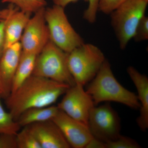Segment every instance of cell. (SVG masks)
<instances>
[{
  "label": "cell",
  "instance_id": "obj_12",
  "mask_svg": "<svg viewBox=\"0 0 148 148\" xmlns=\"http://www.w3.org/2000/svg\"><path fill=\"white\" fill-rule=\"evenodd\" d=\"M8 8V13L5 20L4 30L5 49L19 42L22 32L32 14L20 10L12 4H10Z\"/></svg>",
  "mask_w": 148,
  "mask_h": 148
},
{
  "label": "cell",
  "instance_id": "obj_27",
  "mask_svg": "<svg viewBox=\"0 0 148 148\" xmlns=\"http://www.w3.org/2000/svg\"><path fill=\"white\" fill-rule=\"evenodd\" d=\"M0 96H1V97H4L5 98L7 97L5 88L1 76H0Z\"/></svg>",
  "mask_w": 148,
  "mask_h": 148
},
{
  "label": "cell",
  "instance_id": "obj_2",
  "mask_svg": "<svg viewBox=\"0 0 148 148\" xmlns=\"http://www.w3.org/2000/svg\"><path fill=\"white\" fill-rule=\"evenodd\" d=\"M89 83L86 91L92 98L95 106L102 102H114L132 109H140L137 95L118 81L107 59L104 61L95 77Z\"/></svg>",
  "mask_w": 148,
  "mask_h": 148
},
{
  "label": "cell",
  "instance_id": "obj_23",
  "mask_svg": "<svg viewBox=\"0 0 148 148\" xmlns=\"http://www.w3.org/2000/svg\"><path fill=\"white\" fill-rule=\"evenodd\" d=\"M126 0H99V10L106 14H110Z\"/></svg>",
  "mask_w": 148,
  "mask_h": 148
},
{
  "label": "cell",
  "instance_id": "obj_28",
  "mask_svg": "<svg viewBox=\"0 0 148 148\" xmlns=\"http://www.w3.org/2000/svg\"><path fill=\"white\" fill-rule=\"evenodd\" d=\"M8 13V8L5 9L3 10H0V22L4 20L6 18Z\"/></svg>",
  "mask_w": 148,
  "mask_h": 148
},
{
  "label": "cell",
  "instance_id": "obj_3",
  "mask_svg": "<svg viewBox=\"0 0 148 148\" xmlns=\"http://www.w3.org/2000/svg\"><path fill=\"white\" fill-rule=\"evenodd\" d=\"M68 53L49 40L37 55L32 75L71 86L76 84L68 65Z\"/></svg>",
  "mask_w": 148,
  "mask_h": 148
},
{
  "label": "cell",
  "instance_id": "obj_20",
  "mask_svg": "<svg viewBox=\"0 0 148 148\" xmlns=\"http://www.w3.org/2000/svg\"><path fill=\"white\" fill-rule=\"evenodd\" d=\"M23 127L15 135L17 148H41L28 126Z\"/></svg>",
  "mask_w": 148,
  "mask_h": 148
},
{
  "label": "cell",
  "instance_id": "obj_5",
  "mask_svg": "<svg viewBox=\"0 0 148 148\" xmlns=\"http://www.w3.org/2000/svg\"><path fill=\"white\" fill-rule=\"evenodd\" d=\"M148 2L126 0L110 14V23L119 43L124 50L134 36L138 24L145 16Z\"/></svg>",
  "mask_w": 148,
  "mask_h": 148
},
{
  "label": "cell",
  "instance_id": "obj_15",
  "mask_svg": "<svg viewBox=\"0 0 148 148\" xmlns=\"http://www.w3.org/2000/svg\"><path fill=\"white\" fill-rule=\"evenodd\" d=\"M58 106H51L28 109L19 116L16 121L21 127L36 123L52 120L59 112Z\"/></svg>",
  "mask_w": 148,
  "mask_h": 148
},
{
  "label": "cell",
  "instance_id": "obj_6",
  "mask_svg": "<svg viewBox=\"0 0 148 148\" xmlns=\"http://www.w3.org/2000/svg\"><path fill=\"white\" fill-rule=\"evenodd\" d=\"M45 18L51 41L66 53L84 43L68 20L64 8L54 5L45 9Z\"/></svg>",
  "mask_w": 148,
  "mask_h": 148
},
{
  "label": "cell",
  "instance_id": "obj_11",
  "mask_svg": "<svg viewBox=\"0 0 148 148\" xmlns=\"http://www.w3.org/2000/svg\"><path fill=\"white\" fill-rule=\"evenodd\" d=\"M41 148H69V143L57 125L52 120L28 125Z\"/></svg>",
  "mask_w": 148,
  "mask_h": 148
},
{
  "label": "cell",
  "instance_id": "obj_7",
  "mask_svg": "<svg viewBox=\"0 0 148 148\" xmlns=\"http://www.w3.org/2000/svg\"><path fill=\"white\" fill-rule=\"evenodd\" d=\"M88 125L92 137L105 143L114 141L121 135L120 119L109 103L92 109Z\"/></svg>",
  "mask_w": 148,
  "mask_h": 148
},
{
  "label": "cell",
  "instance_id": "obj_29",
  "mask_svg": "<svg viewBox=\"0 0 148 148\" xmlns=\"http://www.w3.org/2000/svg\"><path fill=\"white\" fill-rule=\"evenodd\" d=\"M143 1H145L148 2V0H143Z\"/></svg>",
  "mask_w": 148,
  "mask_h": 148
},
{
  "label": "cell",
  "instance_id": "obj_21",
  "mask_svg": "<svg viewBox=\"0 0 148 148\" xmlns=\"http://www.w3.org/2000/svg\"><path fill=\"white\" fill-rule=\"evenodd\" d=\"M141 147L135 140L129 137L121 135L116 140L106 143V148H140Z\"/></svg>",
  "mask_w": 148,
  "mask_h": 148
},
{
  "label": "cell",
  "instance_id": "obj_19",
  "mask_svg": "<svg viewBox=\"0 0 148 148\" xmlns=\"http://www.w3.org/2000/svg\"><path fill=\"white\" fill-rule=\"evenodd\" d=\"M2 3H9L16 6L27 13H35L47 4L45 0H1Z\"/></svg>",
  "mask_w": 148,
  "mask_h": 148
},
{
  "label": "cell",
  "instance_id": "obj_22",
  "mask_svg": "<svg viewBox=\"0 0 148 148\" xmlns=\"http://www.w3.org/2000/svg\"><path fill=\"white\" fill-rule=\"evenodd\" d=\"M134 40L137 42L147 40L148 39V17L145 15L138 24L135 34L133 37Z\"/></svg>",
  "mask_w": 148,
  "mask_h": 148
},
{
  "label": "cell",
  "instance_id": "obj_25",
  "mask_svg": "<svg viewBox=\"0 0 148 148\" xmlns=\"http://www.w3.org/2000/svg\"><path fill=\"white\" fill-rule=\"evenodd\" d=\"M85 148H106V143L93 137Z\"/></svg>",
  "mask_w": 148,
  "mask_h": 148
},
{
  "label": "cell",
  "instance_id": "obj_9",
  "mask_svg": "<svg viewBox=\"0 0 148 148\" xmlns=\"http://www.w3.org/2000/svg\"><path fill=\"white\" fill-rule=\"evenodd\" d=\"M84 86L79 84L70 86L57 106L69 116L88 125L89 114L95 106Z\"/></svg>",
  "mask_w": 148,
  "mask_h": 148
},
{
  "label": "cell",
  "instance_id": "obj_8",
  "mask_svg": "<svg viewBox=\"0 0 148 148\" xmlns=\"http://www.w3.org/2000/svg\"><path fill=\"white\" fill-rule=\"evenodd\" d=\"M45 8L29 19L20 39L22 51L38 55L50 40L49 31L45 18Z\"/></svg>",
  "mask_w": 148,
  "mask_h": 148
},
{
  "label": "cell",
  "instance_id": "obj_14",
  "mask_svg": "<svg viewBox=\"0 0 148 148\" xmlns=\"http://www.w3.org/2000/svg\"><path fill=\"white\" fill-rule=\"evenodd\" d=\"M127 72L138 91L137 95L140 107L137 124L141 130L145 131L148 128V78L132 66H129Z\"/></svg>",
  "mask_w": 148,
  "mask_h": 148
},
{
  "label": "cell",
  "instance_id": "obj_17",
  "mask_svg": "<svg viewBox=\"0 0 148 148\" xmlns=\"http://www.w3.org/2000/svg\"><path fill=\"white\" fill-rule=\"evenodd\" d=\"M0 96V135L3 134L16 135L21 126L10 112H7L2 104Z\"/></svg>",
  "mask_w": 148,
  "mask_h": 148
},
{
  "label": "cell",
  "instance_id": "obj_18",
  "mask_svg": "<svg viewBox=\"0 0 148 148\" xmlns=\"http://www.w3.org/2000/svg\"><path fill=\"white\" fill-rule=\"evenodd\" d=\"M78 0H52L54 5L61 6L65 8L66 6L72 3H75ZM88 2V8L84 11L83 18L88 23L93 24L96 21L98 11L99 10V0H84Z\"/></svg>",
  "mask_w": 148,
  "mask_h": 148
},
{
  "label": "cell",
  "instance_id": "obj_10",
  "mask_svg": "<svg viewBox=\"0 0 148 148\" xmlns=\"http://www.w3.org/2000/svg\"><path fill=\"white\" fill-rule=\"evenodd\" d=\"M52 121L59 127L71 147L84 148L92 138L88 125L59 112Z\"/></svg>",
  "mask_w": 148,
  "mask_h": 148
},
{
  "label": "cell",
  "instance_id": "obj_4",
  "mask_svg": "<svg viewBox=\"0 0 148 148\" xmlns=\"http://www.w3.org/2000/svg\"><path fill=\"white\" fill-rule=\"evenodd\" d=\"M106 59L101 49L90 43H84L68 53V67L75 83L84 86L90 82Z\"/></svg>",
  "mask_w": 148,
  "mask_h": 148
},
{
  "label": "cell",
  "instance_id": "obj_16",
  "mask_svg": "<svg viewBox=\"0 0 148 148\" xmlns=\"http://www.w3.org/2000/svg\"><path fill=\"white\" fill-rule=\"evenodd\" d=\"M37 56L36 54L22 51L20 61L12 80L10 93L14 92L32 75Z\"/></svg>",
  "mask_w": 148,
  "mask_h": 148
},
{
  "label": "cell",
  "instance_id": "obj_1",
  "mask_svg": "<svg viewBox=\"0 0 148 148\" xmlns=\"http://www.w3.org/2000/svg\"><path fill=\"white\" fill-rule=\"evenodd\" d=\"M69 85L32 75L6 98V104L14 119L28 109L52 106L70 87Z\"/></svg>",
  "mask_w": 148,
  "mask_h": 148
},
{
  "label": "cell",
  "instance_id": "obj_13",
  "mask_svg": "<svg viewBox=\"0 0 148 148\" xmlns=\"http://www.w3.org/2000/svg\"><path fill=\"white\" fill-rule=\"evenodd\" d=\"M21 52V43L18 42L5 48L0 58V76L4 85L7 97L10 93L12 80L20 61Z\"/></svg>",
  "mask_w": 148,
  "mask_h": 148
},
{
  "label": "cell",
  "instance_id": "obj_26",
  "mask_svg": "<svg viewBox=\"0 0 148 148\" xmlns=\"http://www.w3.org/2000/svg\"><path fill=\"white\" fill-rule=\"evenodd\" d=\"M5 20L0 22V58L1 57L5 49L4 32Z\"/></svg>",
  "mask_w": 148,
  "mask_h": 148
},
{
  "label": "cell",
  "instance_id": "obj_24",
  "mask_svg": "<svg viewBox=\"0 0 148 148\" xmlns=\"http://www.w3.org/2000/svg\"><path fill=\"white\" fill-rule=\"evenodd\" d=\"M15 135L9 134L0 135V148H17Z\"/></svg>",
  "mask_w": 148,
  "mask_h": 148
}]
</instances>
